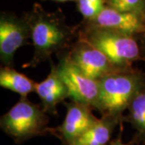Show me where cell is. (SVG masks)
<instances>
[{"label":"cell","instance_id":"6da1fadb","mask_svg":"<svg viewBox=\"0 0 145 145\" xmlns=\"http://www.w3.org/2000/svg\"><path fill=\"white\" fill-rule=\"evenodd\" d=\"M99 96L93 108L103 116L120 119L123 112L145 87V77L129 68L105 77L99 80Z\"/></svg>","mask_w":145,"mask_h":145},{"label":"cell","instance_id":"7a4b0ae2","mask_svg":"<svg viewBox=\"0 0 145 145\" xmlns=\"http://www.w3.org/2000/svg\"><path fill=\"white\" fill-rule=\"evenodd\" d=\"M81 40L95 47L122 69H129L132 63L141 59L142 49L135 36L90 25Z\"/></svg>","mask_w":145,"mask_h":145},{"label":"cell","instance_id":"3957f363","mask_svg":"<svg viewBox=\"0 0 145 145\" xmlns=\"http://www.w3.org/2000/svg\"><path fill=\"white\" fill-rule=\"evenodd\" d=\"M27 24L34 47L29 66H36L48 60L53 53L67 46L72 39L70 30L52 16L39 14Z\"/></svg>","mask_w":145,"mask_h":145},{"label":"cell","instance_id":"277c9868","mask_svg":"<svg viewBox=\"0 0 145 145\" xmlns=\"http://www.w3.org/2000/svg\"><path fill=\"white\" fill-rule=\"evenodd\" d=\"M45 111L27 98L21 99L1 117L3 131L16 141H24L46 131Z\"/></svg>","mask_w":145,"mask_h":145},{"label":"cell","instance_id":"5b68a950","mask_svg":"<svg viewBox=\"0 0 145 145\" xmlns=\"http://www.w3.org/2000/svg\"><path fill=\"white\" fill-rule=\"evenodd\" d=\"M72 102L94 107L99 96V81L91 79L83 73L68 56L62 57L57 65Z\"/></svg>","mask_w":145,"mask_h":145},{"label":"cell","instance_id":"8992f818","mask_svg":"<svg viewBox=\"0 0 145 145\" xmlns=\"http://www.w3.org/2000/svg\"><path fill=\"white\" fill-rule=\"evenodd\" d=\"M69 57L83 73L96 81L125 69L114 65L103 52L83 40L72 48Z\"/></svg>","mask_w":145,"mask_h":145},{"label":"cell","instance_id":"52a82bcc","mask_svg":"<svg viewBox=\"0 0 145 145\" xmlns=\"http://www.w3.org/2000/svg\"><path fill=\"white\" fill-rule=\"evenodd\" d=\"M30 36L27 22L11 16H2L0 20V60L5 66L13 64L16 52L26 44Z\"/></svg>","mask_w":145,"mask_h":145},{"label":"cell","instance_id":"ba28073f","mask_svg":"<svg viewBox=\"0 0 145 145\" xmlns=\"http://www.w3.org/2000/svg\"><path fill=\"white\" fill-rule=\"evenodd\" d=\"M90 25L110 29L125 34L137 36L145 34V17L135 12H122L105 7Z\"/></svg>","mask_w":145,"mask_h":145},{"label":"cell","instance_id":"9c48e42d","mask_svg":"<svg viewBox=\"0 0 145 145\" xmlns=\"http://www.w3.org/2000/svg\"><path fill=\"white\" fill-rule=\"evenodd\" d=\"M99 120L91 113L90 107L72 102L67 105L65 120L57 130L63 140L70 145Z\"/></svg>","mask_w":145,"mask_h":145},{"label":"cell","instance_id":"30bf717a","mask_svg":"<svg viewBox=\"0 0 145 145\" xmlns=\"http://www.w3.org/2000/svg\"><path fill=\"white\" fill-rule=\"evenodd\" d=\"M36 92L40 99L42 109L46 113H57V105L69 98L68 89L60 76L57 65H51V70L44 80L36 83Z\"/></svg>","mask_w":145,"mask_h":145},{"label":"cell","instance_id":"8fae6325","mask_svg":"<svg viewBox=\"0 0 145 145\" xmlns=\"http://www.w3.org/2000/svg\"><path fill=\"white\" fill-rule=\"evenodd\" d=\"M119 119L113 116L104 115L70 145H106Z\"/></svg>","mask_w":145,"mask_h":145},{"label":"cell","instance_id":"7c38bea8","mask_svg":"<svg viewBox=\"0 0 145 145\" xmlns=\"http://www.w3.org/2000/svg\"><path fill=\"white\" fill-rule=\"evenodd\" d=\"M0 86L27 98L29 93L36 91V82L10 66H5L0 71Z\"/></svg>","mask_w":145,"mask_h":145},{"label":"cell","instance_id":"4fadbf2b","mask_svg":"<svg viewBox=\"0 0 145 145\" xmlns=\"http://www.w3.org/2000/svg\"><path fill=\"white\" fill-rule=\"evenodd\" d=\"M128 120L145 140V87L130 104Z\"/></svg>","mask_w":145,"mask_h":145},{"label":"cell","instance_id":"5bb4252c","mask_svg":"<svg viewBox=\"0 0 145 145\" xmlns=\"http://www.w3.org/2000/svg\"><path fill=\"white\" fill-rule=\"evenodd\" d=\"M109 7L122 12H135L145 17V0H108Z\"/></svg>","mask_w":145,"mask_h":145},{"label":"cell","instance_id":"9a60e30c","mask_svg":"<svg viewBox=\"0 0 145 145\" xmlns=\"http://www.w3.org/2000/svg\"><path fill=\"white\" fill-rule=\"evenodd\" d=\"M78 9L84 18L92 20L105 7V0H77Z\"/></svg>","mask_w":145,"mask_h":145},{"label":"cell","instance_id":"2e32d148","mask_svg":"<svg viewBox=\"0 0 145 145\" xmlns=\"http://www.w3.org/2000/svg\"><path fill=\"white\" fill-rule=\"evenodd\" d=\"M110 145H128V144H123V143L122 142V140H120V138H118L117 140L112 141V142H111V144H110Z\"/></svg>","mask_w":145,"mask_h":145},{"label":"cell","instance_id":"e0dca14e","mask_svg":"<svg viewBox=\"0 0 145 145\" xmlns=\"http://www.w3.org/2000/svg\"><path fill=\"white\" fill-rule=\"evenodd\" d=\"M143 44H144V47L142 48V56H144V58L145 60V34L144 35V43H143Z\"/></svg>","mask_w":145,"mask_h":145},{"label":"cell","instance_id":"ac0fdd59","mask_svg":"<svg viewBox=\"0 0 145 145\" xmlns=\"http://www.w3.org/2000/svg\"><path fill=\"white\" fill-rule=\"evenodd\" d=\"M53 1H56V2H61V3H64V2H68V1H72V0H53Z\"/></svg>","mask_w":145,"mask_h":145}]
</instances>
